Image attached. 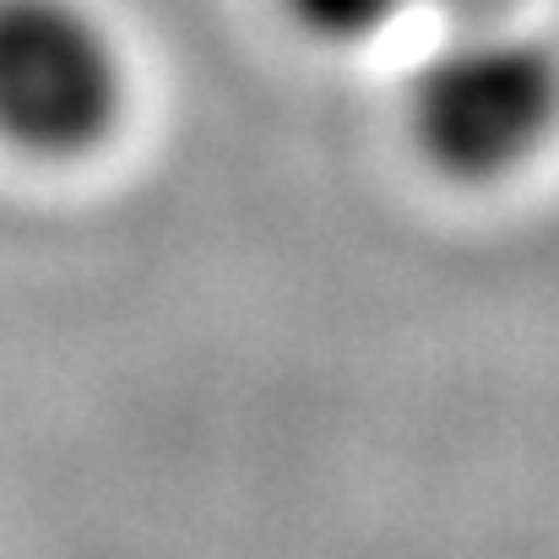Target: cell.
Returning <instances> with one entry per match:
<instances>
[{"label": "cell", "instance_id": "cell-1", "mask_svg": "<svg viewBox=\"0 0 559 559\" xmlns=\"http://www.w3.org/2000/svg\"><path fill=\"white\" fill-rule=\"evenodd\" d=\"M402 131L445 186H516L559 142V49L516 22L456 27L413 71Z\"/></svg>", "mask_w": 559, "mask_h": 559}, {"label": "cell", "instance_id": "cell-2", "mask_svg": "<svg viewBox=\"0 0 559 559\" xmlns=\"http://www.w3.org/2000/svg\"><path fill=\"white\" fill-rule=\"evenodd\" d=\"M131 104L126 49L87 0H0V142L76 164L115 142Z\"/></svg>", "mask_w": 559, "mask_h": 559}, {"label": "cell", "instance_id": "cell-3", "mask_svg": "<svg viewBox=\"0 0 559 559\" xmlns=\"http://www.w3.org/2000/svg\"><path fill=\"white\" fill-rule=\"evenodd\" d=\"M424 0H277V11L321 49H365Z\"/></svg>", "mask_w": 559, "mask_h": 559}, {"label": "cell", "instance_id": "cell-4", "mask_svg": "<svg viewBox=\"0 0 559 559\" xmlns=\"http://www.w3.org/2000/svg\"><path fill=\"white\" fill-rule=\"evenodd\" d=\"M435 11H445L456 27H489V22H516L522 0H424Z\"/></svg>", "mask_w": 559, "mask_h": 559}]
</instances>
